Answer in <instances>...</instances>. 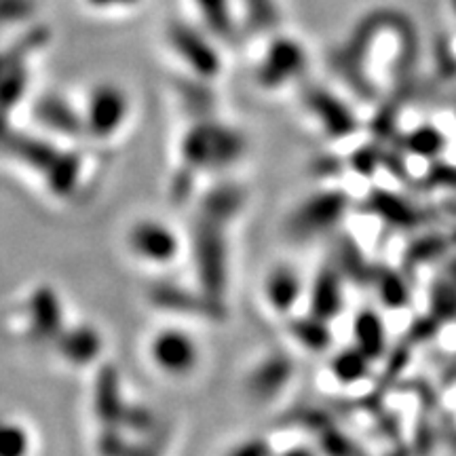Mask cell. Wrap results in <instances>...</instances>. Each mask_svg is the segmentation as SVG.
<instances>
[{
	"mask_svg": "<svg viewBox=\"0 0 456 456\" xmlns=\"http://www.w3.org/2000/svg\"><path fill=\"white\" fill-rule=\"evenodd\" d=\"M431 305L437 319L456 317V279L448 275L436 281L431 292Z\"/></svg>",
	"mask_w": 456,
	"mask_h": 456,
	"instance_id": "cell-29",
	"label": "cell"
},
{
	"mask_svg": "<svg viewBox=\"0 0 456 456\" xmlns=\"http://www.w3.org/2000/svg\"><path fill=\"white\" fill-rule=\"evenodd\" d=\"M53 349L61 362L72 368H89L104 353V336L91 323L66 326L60 338L53 342Z\"/></svg>",
	"mask_w": 456,
	"mask_h": 456,
	"instance_id": "cell-13",
	"label": "cell"
},
{
	"mask_svg": "<svg viewBox=\"0 0 456 456\" xmlns=\"http://www.w3.org/2000/svg\"><path fill=\"white\" fill-rule=\"evenodd\" d=\"M380 161V155L372 148H362V151L355 152V157H353V171H359V174L363 175H372L374 174V167L379 165Z\"/></svg>",
	"mask_w": 456,
	"mask_h": 456,
	"instance_id": "cell-33",
	"label": "cell"
},
{
	"mask_svg": "<svg viewBox=\"0 0 456 456\" xmlns=\"http://www.w3.org/2000/svg\"><path fill=\"white\" fill-rule=\"evenodd\" d=\"M37 17L34 0H0V28L24 26Z\"/></svg>",
	"mask_w": 456,
	"mask_h": 456,
	"instance_id": "cell-30",
	"label": "cell"
},
{
	"mask_svg": "<svg viewBox=\"0 0 456 456\" xmlns=\"http://www.w3.org/2000/svg\"><path fill=\"white\" fill-rule=\"evenodd\" d=\"M163 41L171 57L191 74V78L214 83L224 70V60L216 47L220 41L199 24H188L182 20L169 21Z\"/></svg>",
	"mask_w": 456,
	"mask_h": 456,
	"instance_id": "cell-3",
	"label": "cell"
},
{
	"mask_svg": "<svg viewBox=\"0 0 456 456\" xmlns=\"http://www.w3.org/2000/svg\"><path fill=\"white\" fill-rule=\"evenodd\" d=\"M351 199L342 191H319L296 205L285 220V231L294 241H311L326 235L345 218Z\"/></svg>",
	"mask_w": 456,
	"mask_h": 456,
	"instance_id": "cell-6",
	"label": "cell"
},
{
	"mask_svg": "<svg viewBox=\"0 0 456 456\" xmlns=\"http://www.w3.org/2000/svg\"><path fill=\"white\" fill-rule=\"evenodd\" d=\"M224 456H273V446L265 437H245L232 444Z\"/></svg>",
	"mask_w": 456,
	"mask_h": 456,
	"instance_id": "cell-32",
	"label": "cell"
},
{
	"mask_svg": "<svg viewBox=\"0 0 456 456\" xmlns=\"http://www.w3.org/2000/svg\"><path fill=\"white\" fill-rule=\"evenodd\" d=\"M197 24L218 38L220 43L232 41L243 30L235 0H188Z\"/></svg>",
	"mask_w": 456,
	"mask_h": 456,
	"instance_id": "cell-16",
	"label": "cell"
},
{
	"mask_svg": "<svg viewBox=\"0 0 456 456\" xmlns=\"http://www.w3.org/2000/svg\"><path fill=\"white\" fill-rule=\"evenodd\" d=\"M288 330L289 334H292L296 345H300L302 349H306L309 353L328 351L334 342V334H332V328H330V322L313 315V313L289 319Z\"/></svg>",
	"mask_w": 456,
	"mask_h": 456,
	"instance_id": "cell-20",
	"label": "cell"
},
{
	"mask_svg": "<svg viewBox=\"0 0 456 456\" xmlns=\"http://www.w3.org/2000/svg\"><path fill=\"white\" fill-rule=\"evenodd\" d=\"M125 245L135 260L151 266H167L182 252V239L174 226L159 218H140L127 228Z\"/></svg>",
	"mask_w": 456,
	"mask_h": 456,
	"instance_id": "cell-9",
	"label": "cell"
},
{
	"mask_svg": "<svg viewBox=\"0 0 456 456\" xmlns=\"http://www.w3.org/2000/svg\"><path fill=\"white\" fill-rule=\"evenodd\" d=\"M345 309V288L338 266H323L309 288V313L332 322Z\"/></svg>",
	"mask_w": 456,
	"mask_h": 456,
	"instance_id": "cell-18",
	"label": "cell"
},
{
	"mask_svg": "<svg viewBox=\"0 0 456 456\" xmlns=\"http://www.w3.org/2000/svg\"><path fill=\"white\" fill-rule=\"evenodd\" d=\"M353 345L362 349L372 359H380L387 351V330L383 319L372 309H363L357 313L353 322Z\"/></svg>",
	"mask_w": 456,
	"mask_h": 456,
	"instance_id": "cell-19",
	"label": "cell"
},
{
	"mask_svg": "<svg viewBox=\"0 0 456 456\" xmlns=\"http://www.w3.org/2000/svg\"><path fill=\"white\" fill-rule=\"evenodd\" d=\"M248 140L241 131L214 117L197 118L180 144V155L188 171L224 169L241 161Z\"/></svg>",
	"mask_w": 456,
	"mask_h": 456,
	"instance_id": "cell-1",
	"label": "cell"
},
{
	"mask_svg": "<svg viewBox=\"0 0 456 456\" xmlns=\"http://www.w3.org/2000/svg\"><path fill=\"white\" fill-rule=\"evenodd\" d=\"M129 403L125 402L123 391H121V379H118L117 370L106 366L102 368V372L95 380V391H94V410L95 416L100 419V423L106 429H118L123 425L125 414H127Z\"/></svg>",
	"mask_w": 456,
	"mask_h": 456,
	"instance_id": "cell-17",
	"label": "cell"
},
{
	"mask_svg": "<svg viewBox=\"0 0 456 456\" xmlns=\"http://www.w3.org/2000/svg\"><path fill=\"white\" fill-rule=\"evenodd\" d=\"M374 279L376 285H379L376 289H379V296L385 302V306H389V309H402V306H406L408 285L397 273H393L391 269H380L374 275Z\"/></svg>",
	"mask_w": 456,
	"mask_h": 456,
	"instance_id": "cell-28",
	"label": "cell"
},
{
	"mask_svg": "<svg viewBox=\"0 0 456 456\" xmlns=\"http://www.w3.org/2000/svg\"><path fill=\"white\" fill-rule=\"evenodd\" d=\"M372 209L379 212L387 222L397 226H414L420 222V214L408 201L391 195V192H374Z\"/></svg>",
	"mask_w": 456,
	"mask_h": 456,
	"instance_id": "cell-26",
	"label": "cell"
},
{
	"mask_svg": "<svg viewBox=\"0 0 456 456\" xmlns=\"http://www.w3.org/2000/svg\"><path fill=\"white\" fill-rule=\"evenodd\" d=\"M370 363H372V359L353 345L336 353L332 362H330V372H332L336 383L349 387L362 383L366 379L370 372Z\"/></svg>",
	"mask_w": 456,
	"mask_h": 456,
	"instance_id": "cell-24",
	"label": "cell"
},
{
	"mask_svg": "<svg viewBox=\"0 0 456 456\" xmlns=\"http://www.w3.org/2000/svg\"><path fill=\"white\" fill-rule=\"evenodd\" d=\"M444 146H446V138H444L442 131L431 127V125H425V127L410 131L406 140H403V148H408L412 155H419V157L440 155Z\"/></svg>",
	"mask_w": 456,
	"mask_h": 456,
	"instance_id": "cell-27",
	"label": "cell"
},
{
	"mask_svg": "<svg viewBox=\"0 0 456 456\" xmlns=\"http://www.w3.org/2000/svg\"><path fill=\"white\" fill-rule=\"evenodd\" d=\"M81 110L85 135L98 142H106L112 140L127 125L131 100L121 85L102 81L87 91Z\"/></svg>",
	"mask_w": 456,
	"mask_h": 456,
	"instance_id": "cell-5",
	"label": "cell"
},
{
	"mask_svg": "<svg viewBox=\"0 0 456 456\" xmlns=\"http://www.w3.org/2000/svg\"><path fill=\"white\" fill-rule=\"evenodd\" d=\"M148 359L167 379H188L201 363V345L180 326H165L148 342Z\"/></svg>",
	"mask_w": 456,
	"mask_h": 456,
	"instance_id": "cell-7",
	"label": "cell"
},
{
	"mask_svg": "<svg viewBox=\"0 0 456 456\" xmlns=\"http://www.w3.org/2000/svg\"><path fill=\"white\" fill-rule=\"evenodd\" d=\"M94 13L100 15H123L140 7L144 0H83Z\"/></svg>",
	"mask_w": 456,
	"mask_h": 456,
	"instance_id": "cell-31",
	"label": "cell"
},
{
	"mask_svg": "<svg viewBox=\"0 0 456 456\" xmlns=\"http://www.w3.org/2000/svg\"><path fill=\"white\" fill-rule=\"evenodd\" d=\"M243 30L273 32L279 28L277 0H235Z\"/></svg>",
	"mask_w": 456,
	"mask_h": 456,
	"instance_id": "cell-25",
	"label": "cell"
},
{
	"mask_svg": "<svg viewBox=\"0 0 456 456\" xmlns=\"http://www.w3.org/2000/svg\"><path fill=\"white\" fill-rule=\"evenodd\" d=\"M34 436L20 416L0 412V456H32Z\"/></svg>",
	"mask_w": 456,
	"mask_h": 456,
	"instance_id": "cell-23",
	"label": "cell"
},
{
	"mask_svg": "<svg viewBox=\"0 0 456 456\" xmlns=\"http://www.w3.org/2000/svg\"><path fill=\"white\" fill-rule=\"evenodd\" d=\"M81 169H83L81 157L74 155L72 151H61L53 161V165L47 169V174L43 175V182L53 197L57 199L70 197L72 192L77 191L78 180H81Z\"/></svg>",
	"mask_w": 456,
	"mask_h": 456,
	"instance_id": "cell-21",
	"label": "cell"
},
{
	"mask_svg": "<svg viewBox=\"0 0 456 456\" xmlns=\"http://www.w3.org/2000/svg\"><path fill=\"white\" fill-rule=\"evenodd\" d=\"M152 306L165 313H174V315H203V317H220L222 302L212 298L199 289V292H186L180 285H157L151 289Z\"/></svg>",
	"mask_w": 456,
	"mask_h": 456,
	"instance_id": "cell-15",
	"label": "cell"
},
{
	"mask_svg": "<svg viewBox=\"0 0 456 456\" xmlns=\"http://www.w3.org/2000/svg\"><path fill=\"white\" fill-rule=\"evenodd\" d=\"M305 279L292 265H275L262 281V296L266 306L277 315H292L305 298Z\"/></svg>",
	"mask_w": 456,
	"mask_h": 456,
	"instance_id": "cell-14",
	"label": "cell"
},
{
	"mask_svg": "<svg viewBox=\"0 0 456 456\" xmlns=\"http://www.w3.org/2000/svg\"><path fill=\"white\" fill-rule=\"evenodd\" d=\"M302 106L323 135L330 140H345L355 134L357 117L349 104H345L334 91L326 87H305L302 91Z\"/></svg>",
	"mask_w": 456,
	"mask_h": 456,
	"instance_id": "cell-10",
	"label": "cell"
},
{
	"mask_svg": "<svg viewBox=\"0 0 456 456\" xmlns=\"http://www.w3.org/2000/svg\"><path fill=\"white\" fill-rule=\"evenodd\" d=\"M226 222L199 214L192 226V265L199 289L212 298H224L228 285V245Z\"/></svg>",
	"mask_w": 456,
	"mask_h": 456,
	"instance_id": "cell-2",
	"label": "cell"
},
{
	"mask_svg": "<svg viewBox=\"0 0 456 456\" xmlns=\"http://www.w3.org/2000/svg\"><path fill=\"white\" fill-rule=\"evenodd\" d=\"M21 319L28 340L37 345H51L66 330V309L53 285L38 283L30 288L21 302Z\"/></svg>",
	"mask_w": 456,
	"mask_h": 456,
	"instance_id": "cell-8",
	"label": "cell"
},
{
	"mask_svg": "<svg viewBox=\"0 0 456 456\" xmlns=\"http://www.w3.org/2000/svg\"><path fill=\"white\" fill-rule=\"evenodd\" d=\"M309 70V51L300 38L273 30L256 61L254 81L265 91H281Z\"/></svg>",
	"mask_w": 456,
	"mask_h": 456,
	"instance_id": "cell-4",
	"label": "cell"
},
{
	"mask_svg": "<svg viewBox=\"0 0 456 456\" xmlns=\"http://www.w3.org/2000/svg\"><path fill=\"white\" fill-rule=\"evenodd\" d=\"M34 123L41 127L45 134L57 135V138H77L85 135L83 110L74 106L66 95L57 91L41 94L32 102Z\"/></svg>",
	"mask_w": 456,
	"mask_h": 456,
	"instance_id": "cell-11",
	"label": "cell"
},
{
	"mask_svg": "<svg viewBox=\"0 0 456 456\" xmlns=\"http://www.w3.org/2000/svg\"><path fill=\"white\" fill-rule=\"evenodd\" d=\"M294 376V362L281 351H273L260 359L245 376V393L256 403H269L288 389Z\"/></svg>",
	"mask_w": 456,
	"mask_h": 456,
	"instance_id": "cell-12",
	"label": "cell"
},
{
	"mask_svg": "<svg viewBox=\"0 0 456 456\" xmlns=\"http://www.w3.org/2000/svg\"><path fill=\"white\" fill-rule=\"evenodd\" d=\"M243 205H245V192L241 186L222 184L218 188H214V191H209L208 195L203 197L199 214L209 216V218H216L220 222H226V224H231V222L239 216V212L243 209Z\"/></svg>",
	"mask_w": 456,
	"mask_h": 456,
	"instance_id": "cell-22",
	"label": "cell"
}]
</instances>
